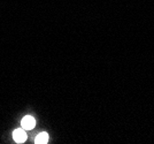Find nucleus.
<instances>
[{
	"label": "nucleus",
	"instance_id": "f257e3e1",
	"mask_svg": "<svg viewBox=\"0 0 154 144\" xmlns=\"http://www.w3.org/2000/svg\"><path fill=\"white\" fill-rule=\"evenodd\" d=\"M22 128L23 129H26V130H30L32 129L33 127H35V124H36V121H35V119L32 118L31 115H26L24 118L22 119Z\"/></svg>",
	"mask_w": 154,
	"mask_h": 144
},
{
	"label": "nucleus",
	"instance_id": "7ed1b4c3",
	"mask_svg": "<svg viewBox=\"0 0 154 144\" xmlns=\"http://www.w3.org/2000/svg\"><path fill=\"white\" fill-rule=\"evenodd\" d=\"M35 142L37 144H45L48 142V135L47 133H40L39 135H37V137L35 139Z\"/></svg>",
	"mask_w": 154,
	"mask_h": 144
},
{
	"label": "nucleus",
	"instance_id": "f03ea898",
	"mask_svg": "<svg viewBox=\"0 0 154 144\" xmlns=\"http://www.w3.org/2000/svg\"><path fill=\"white\" fill-rule=\"evenodd\" d=\"M13 137L15 139V142L17 143H23L26 139V133L22 128L21 129H16V130L13 133Z\"/></svg>",
	"mask_w": 154,
	"mask_h": 144
}]
</instances>
